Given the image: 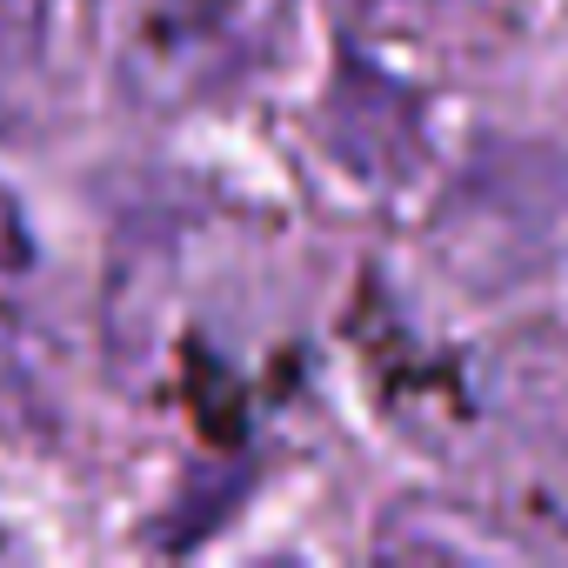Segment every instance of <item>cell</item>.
I'll return each instance as SVG.
<instances>
[{"label": "cell", "mask_w": 568, "mask_h": 568, "mask_svg": "<svg viewBox=\"0 0 568 568\" xmlns=\"http://www.w3.org/2000/svg\"><path fill=\"white\" fill-rule=\"evenodd\" d=\"M488 402L515 435L568 455V342L548 328L501 342L488 355Z\"/></svg>", "instance_id": "2"}, {"label": "cell", "mask_w": 568, "mask_h": 568, "mask_svg": "<svg viewBox=\"0 0 568 568\" xmlns=\"http://www.w3.org/2000/svg\"><path fill=\"white\" fill-rule=\"evenodd\" d=\"M254 21L241 0H168L154 8L128 48V88L148 108H181L207 88H221L247 61Z\"/></svg>", "instance_id": "1"}, {"label": "cell", "mask_w": 568, "mask_h": 568, "mask_svg": "<svg viewBox=\"0 0 568 568\" xmlns=\"http://www.w3.org/2000/svg\"><path fill=\"white\" fill-rule=\"evenodd\" d=\"M54 8H61V0H0V81L28 74L48 54Z\"/></svg>", "instance_id": "3"}]
</instances>
